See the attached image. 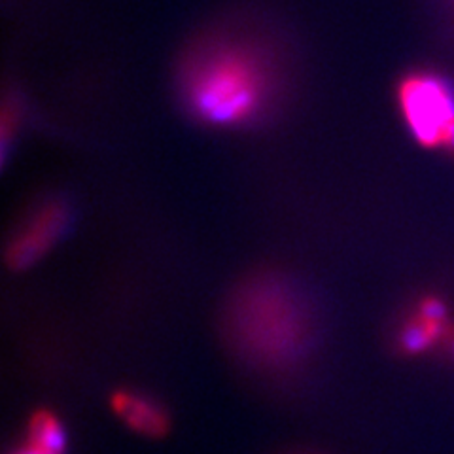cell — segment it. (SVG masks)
<instances>
[{
  "label": "cell",
  "mask_w": 454,
  "mask_h": 454,
  "mask_svg": "<svg viewBox=\"0 0 454 454\" xmlns=\"http://www.w3.org/2000/svg\"><path fill=\"white\" fill-rule=\"evenodd\" d=\"M110 407L127 428L146 437H161L168 430V419L165 411L152 402L150 397L131 392L118 390L110 397Z\"/></svg>",
  "instance_id": "5"
},
{
  "label": "cell",
  "mask_w": 454,
  "mask_h": 454,
  "mask_svg": "<svg viewBox=\"0 0 454 454\" xmlns=\"http://www.w3.org/2000/svg\"><path fill=\"white\" fill-rule=\"evenodd\" d=\"M269 93L262 63L245 50L223 48L203 57L186 80L190 106L215 125H240L258 116Z\"/></svg>",
  "instance_id": "1"
},
{
  "label": "cell",
  "mask_w": 454,
  "mask_h": 454,
  "mask_svg": "<svg viewBox=\"0 0 454 454\" xmlns=\"http://www.w3.org/2000/svg\"><path fill=\"white\" fill-rule=\"evenodd\" d=\"M67 215L61 205L48 203L35 210L13 235L6 258L13 269H23L40 260L61 237Z\"/></svg>",
  "instance_id": "4"
},
{
  "label": "cell",
  "mask_w": 454,
  "mask_h": 454,
  "mask_svg": "<svg viewBox=\"0 0 454 454\" xmlns=\"http://www.w3.org/2000/svg\"><path fill=\"white\" fill-rule=\"evenodd\" d=\"M233 332L240 347L263 360L286 358L301 345L305 328L300 307L275 284H255L233 309Z\"/></svg>",
  "instance_id": "2"
},
{
  "label": "cell",
  "mask_w": 454,
  "mask_h": 454,
  "mask_svg": "<svg viewBox=\"0 0 454 454\" xmlns=\"http://www.w3.org/2000/svg\"><path fill=\"white\" fill-rule=\"evenodd\" d=\"M447 335V310L445 305L428 297L424 300L413 318L407 320L400 333V345L409 354H419L432 348L439 339Z\"/></svg>",
  "instance_id": "6"
},
{
  "label": "cell",
  "mask_w": 454,
  "mask_h": 454,
  "mask_svg": "<svg viewBox=\"0 0 454 454\" xmlns=\"http://www.w3.org/2000/svg\"><path fill=\"white\" fill-rule=\"evenodd\" d=\"M402 116L420 146L454 152V91L434 74H411L397 88Z\"/></svg>",
  "instance_id": "3"
},
{
  "label": "cell",
  "mask_w": 454,
  "mask_h": 454,
  "mask_svg": "<svg viewBox=\"0 0 454 454\" xmlns=\"http://www.w3.org/2000/svg\"><path fill=\"white\" fill-rule=\"evenodd\" d=\"M67 435L55 413L40 409L28 420L25 442L12 454H65Z\"/></svg>",
  "instance_id": "7"
}]
</instances>
